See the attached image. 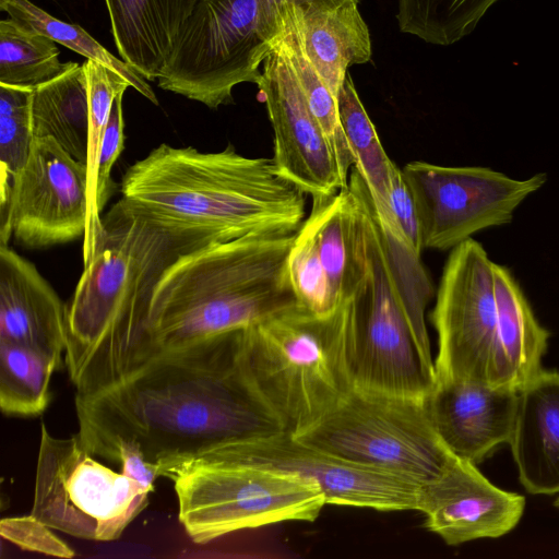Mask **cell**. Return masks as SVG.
Instances as JSON below:
<instances>
[{
	"label": "cell",
	"instance_id": "35",
	"mask_svg": "<svg viewBox=\"0 0 559 559\" xmlns=\"http://www.w3.org/2000/svg\"><path fill=\"white\" fill-rule=\"evenodd\" d=\"M554 506L559 510V497L555 500Z\"/></svg>",
	"mask_w": 559,
	"mask_h": 559
},
{
	"label": "cell",
	"instance_id": "29",
	"mask_svg": "<svg viewBox=\"0 0 559 559\" xmlns=\"http://www.w3.org/2000/svg\"><path fill=\"white\" fill-rule=\"evenodd\" d=\"M90 104V142L87 156L88 173V223L83 237V264H87L94 254L95 242L102 228V216L96 207V169L103 135L108 122L110 109L116 96L126 92L130 83L106 66L86 60L83 64Z\"/></svg>",
	"mask_w": 559,
	"mask_h": 559
},
{
	"label": "cell",
	"instance_id": "7",
	"mask_svg": "<svg viewBox=\"0 0 559 559\" xmlns=\"http://www.w3.org/2000/svg\"><path fill=\"white\" fill-rule=\"evenodd\" d=\"M321 0H205L182 25L157 79L162 90L211 109L231 103L233 88L257 84L265 58L287 34L296 4Z\"/></svg>",
	"mask_w": 559,
	"mask_h": 559
},
{
	"label": "cell",
	"instance_id": "10",
	"mask_svg": "<svg viewBox=\"0 0 559 559\" xmlns=\"http://www.w3.org/2000/svg\"><path fill=\"white\" fill-rule=\"evenodd\" d=\"M492 266L473 238L450 251L430 316L438 338L436 381L460 379L519 391Z\"/></svg>",
	"mask_w": 559,
	"mask_h": 559
},
{
	"label": "cell",
	"instance_id": "12",
	"mask_svg": "<svg viewBox=\"0 0 559 559\" xmlns=\"http://www.w3.org/2000/svg\"><path fill=\"white\" fill-rule=\"evenodd\" d=\"M402 173L415 201L423 249L437 250L511 223L520 204L547 181L545 173L515 179L489 167L421 160L407 163Z\"/></svg>",
	"mask_w": 559,
	"mask_h": 559
},
{
	"label": "cell",
	"instance_id": "16",
	"mask_svg": "<svg viewBox=\"0 0 559 559\" xmlns=\"http://www.w3.org/2000/svg\"><path fill=\"white\" fill-rule=\"evenodd\" d=\"M525 510L524 496L493 485L476 464L456 456L420 486L418 511L426 527L450 546L510 533Z\"/></svg>",
	"mask_w": 559,
	"mask_h": 559
},
{
	"label": "cell",
	"instance_id": "27",
	"mask_svg": "<svg viewBox=\"0 0 559 559\" xmlns=\"http://www.w3.org/2000/svg\"><path fill=\"white\" fill-rule=\"evenodd\" d=\"M76 62H61L56 41L12 19L0 22V84L35 90Z\"/></svg>",
	"mask_w": 559,
	"mask_h": 559
},
{
	"label": "cell",
	"instance_id": "23",
	"mask_svg": "<svg viewBox=\"0 0 559 559\" xmlns=\"http://www.w3.org/2000/svg\"><path fill=\"white\" fill-rule=\"evenodd\" d=\"M34 138L53 139L78 162L87 163L90 104L83 66L75 63L52 81L33 90Z\"/></svg>",
	"mask_w": 559,
	"mask_h": 559
},
{
	"label": "cell",
	"instance_id": "6",
	"mask_svg": "<svg viewBox=\"0 0 559 559\" xmlns=\"http://www.w3.org/2000/svg\"><path fill=\"white\" fill-rule=\"evenodd\" d=\"M243 359L285 432L320 423L354 388L350 300L328 313L298 304L243 330Z\"/></svg>",
	"mask_w": 559,
	"mask_h": 559
},
{
	"label": "cell",
	"instance_id": "13",
	"mask_svg": "<svg viewBox=\"0 0 559 559\" xmlns=\"http://www.w3.org/2000/svg\"><path fill=\"white\" fill-rule=\"evenodd\" d=\"M87 166L53 139L36 138L0 211V245L47 248L84 237L88 223Z\"/></svg>",
	"mask_w": 559,
	"mask_h": 559
},
{
	"label": "cell",
	"instance_id": "21",
	"mask_svg": "<svg viewBox=\"0 0 559 559\" xmlns=\"http://www.w3.org/2000/svg\"><path fill=\"white\" fill-rule=\"evenodd\" d=\"M343 0L305 10L300 15V34L311 64L333 95L346 78L347 69L371 59L369 29L358 4Z\"/></svg>",
	"mask_w": 559,
	"mask_h": 559
},
{
	"label": "cell",
	"instance_id": "28",
	"mask_svg": "<svg viewBox=\"0 0 559 559\" xmlns=\"http://www.w3.org/2000/svg\"><path fill=\"white\" fill-rule=\"evenodd\" d=\"M0 9L10 17L85 57L86 60L106 66L126 79L141 95L154 105H158L157 96L144 78L127 62L116 58L81 26L48 14L29 0H0Z\"/></svg>",
	"mask_w": 559,
	"mask_h": 559
},
{
	"label": "cell",
	"instance_id": "33",
	"mask_svg": "<svg viewBox=\"0 0 559 559\" xmlns=\"http://www.w3.org/2000/svg\"><path fill=\"white\" fill-rule=\"evenodd\" d=\"M123 94L124 92L119 93L112 103L97 160L95 201L99 214L114 193L115 183L111 180V169L123 150Z\"/></svg>",
	"mask_w": 559,
	"mask_h": 559
},
{
	"label": "cell",
	"instance_id": "31",
	"mask_svg": "<svg viewBox=\"0 0 559 559\" xmlns=\"http://www.w3.org/2000/svg\"><path fill=\"white\" fill-rule=\"evenodd\" d=\"M287 270L299 306L316 313H328L340 306L332 296L313 231L306 219L295 234Z\"/></svg>",
	"mask_w": 559,
	"mask_h": 559
},
{
	"label": "cell",
	"instance_id": "1",
	"mask_svg": "<svg viewBox=\"0 0 559 559\" xmlns=\"http://www.w3.org/2000/svg\"><path fill=\"white\" fill-rule=\"evenodd\" d=\"M243 330L159 354L96 393L75 394L84 448L100 456L132 441L168 477L224 447L283 432L249 376Z\"/></svg>",
	"mask_w": 559,
	"mask_h": 559
},
{
	"label": "cell",
	"instance_id": "2",
	"mask_svg": "<svg viewBox=\"0 0 559 559\" xmlns=\"http://www.w3.org/2000/svg\"><path fill=\"white\" fill-rule=\"evenodd\" d=\"M214 241L158 224L121 199L102 216L93 258L67 306L64 364L76 394L96 393L132 371L164 272L182 254Z\"/></svg>",
	"mask_w": 559,
	"mask_h": 559
},
{
	"label": "cell",
	"instance_id": "22",
	"mask_svg": "<svg viewBox=\"0 0 559 559\" xmlns=\"http://www.w3.org/2000/svg\"><path fill=\"white\" fill-rule=\"evenodd\" d=\"M317 242L336 305L349 301L365 274L359 209L349 188L330 197L312 198L306 218Z\"/></svg>",
	"mask_w": 559,
	"mask_h": 559
},
{
	"label": "cell",
	"instance_id": "17",
	"mask_svg": "<svg viewBox=\"0 0 559 559\" xmlns=\"http://www.w3.org/2000/svg\"><path fill=\"white\" fill-rule=\"evenodd\" d=\"M518 392L467 380H437L426 403L432 426L449 451L477 464L509 444Z\"/></svg>",
	"mask_w": 559,
	"mask_h": 559
},
{
	"label": "cell",
	"instance_id": "20",
	"mask_svg": "<svg viewBox=\"0 0 559 559\" xmlns=\"http://www.w3.org/2000/svg\"><path fill=\"white\" fill-rule=\"evenodd\" d=\"M205 0H105L124 62L154 81L163 74L185 22Z\"/></svg>",
	"mask_w": 559,
	"mask_h": 559
},
{
	"label": "cell",
	"instance_id": "4",
	"mask_svg": "<svg viewBox=\"0 0 559 559\" xmlns=\"http://www.w3.org/2000/svg\"><path fill=\"white\" fill-rule=\"evenodd\" d=\"M295 234L251 233L182 254L154 289L132 371L297 305L287 270Z\"/></svg>",
	"mask_w": 559,
	"mask_h": 559
},
{
	"label": "cell",
	"instance_id": "3",
	"mask_svg": "<svg viewBox=\"0 0 559 559\" xmlns=\"http://www.w3.org/2000/svg\"><path fill=\"white\" fill-rule=\"evenodd\" d=\"M121 200L164 226L227 241L251 233H296L306 193L272 158L247 157L233 145L219 152L162 143L132 164Z\"/></svg>",
	"mask_w": 559,
	"mask_h": 559
},
{
	"label": "cell",
	"instance_id": "11",
	"mask_svg": "<svg viewBox=\"0 0 559 559\" xmlns=\"http://www.w3.org/2000/svg\"><path fill=\"white\" fill-rule=\"evenodd\" d=\"M150 493L132 477L96 461L78 435L56 438L41 423L31 514L52 530L115 540L147 506Z\"/></svg>",
	"mask_w": 559,
	"mask_h": 559
},
{
	"label": "cell",
	"instance_id": "34",
	"mask_svg": "<svg viewBox=\"0 0 559 559\" xmlns=\"http://www.w3.org/2000/svg\"><path fill=\"white\" fill-rule=\"evenodd\" d=\"M389 209L408 246L420 257L423 249L420 226L414 198L404 179L402 169L392 166L388 193Z\"/></svg>",
	"mask_w": 559,
	"mask_h": 559
},
{
	"label": "cell",
	"instance_id": "25",
	"mask_svg": "<svg viewBox=\"0 0 559 559\" xmlns=\"http://www.w3.org/2000/svg\"><path fill=\"white\" fill-rule=\"evenodd\" d=\"M62 362L35 348L0 341V407L8 416L40 415L50 403L49 383Z\"/></svg>",
	"mask_w": 559,
	"mask_h": 559
},
{
	"label": "cell",
	"instance_id": "9",
	"mask_svg": "<svg viewBox=\"0 0 559 559\" xmlns=\"http://www.w3.org/2000/svg\"><path fill=\"white\" fill-rule=\"evenodd\" d=\"M295 438L419 485L438 477L454 457L432 426L426 400L355 386L320 423Z\"/></svg>",
	"mask_w": 559,
	"mask_h": 559
},
{
	"label": "cell",
	"instance_id": "19",
	"mask_svg": "<svg viewBox=\"0 0 559 559\" xmlns=\"http://www.w3.org/2000/svg\"><path fill=\"white\" fill-rule=\"evenodd\" d=\"M509 445L527 492L559 493L558 371L540 369L519 390Z\"/></svg>",
	"mask_w": 559,
	"mask_h": 559
},
{
	"label": "cell",
	"instance_id": "30",
	"mask_svg": "<svg viewBox=\"0 0 559 559\" xmlns=\"http://www.w3.org/2000/svg\"><path fill=\"white\" fill-rule=\"evenodd\" d=\"M32 98L33 90L0 84V211L9 202L35 140Z\"/></svg>",
	"mask_w": 559,
	"mask_h": 559
},
{
	"label": "cell",
	"instance_id": "24",
	"mask_svg": "<svg viewBox=\"0 0 559 559\" xmlns=\"http://www.w3.org/2000/svg\"><path fill=\"white\" fill-rule=\"evenodd\" d=\"M337 109L342 129L354 159L380 216L393 217L388 203L393 162L386 155L349 74L338 91Z\"/></svg>",
	"mask_w": 559,
	"mask_h": 559
},
{
	"label": "cell",
	"instance_id": "18",
	"mask_svg": "<svg viewBox=\"0 0 559 559\" xmlns=\"http://www.w3.org/2000/svg\"><path fill=\"white\" fill-rule=\"evenodd\" d=\"M0 341L61 362L67 348V306L36 266L9 245H0Z\"/></svg>",
	"mask_w": 559,
	"mask_h": 559
},
{
	"label": "cell",
	"instance_id": "14",
	"mask_svg": "<svg viewBox=\"0 0 559 559\" xmlns=\"http://www.w3.org/2000/svg\"><path fill=\"white\" fill-rule=\"evenodd\" d=\"M206 455L296 474L316 483L324 493L326 504L378 511L418 510L421 485L342 459L284 431L227 445Z\"/></svg>",
	"mask_w": 559,
	"mask_h": 559
},
{
	"label": "cell",
	"instance_id": "8",
	"mask_svg": "<svg viewBox=\"0 0 559 559\" xmlns=\"http://www.w3.org/2000/svg\"><path fill=\"white\" fill-rule=\"evenodd\" d=\"M179 521L197 544L285 521H314L326 504L320 487L296 474L205 455L173 471Z\"/></svg>",
	"mask_w": 559,
	"mask_h": 559
},
{
	"label": "cell",
	"instance_id": "32",
	"mask_svg": "<svg viewBox=\"0 0 559 559\" xmlns=\"http://www.w3.org/2000/svg\"><path fill=\"white\" fill-rule=\"evenodd\" d=\"M33 514L2 519L0 534L24 550L59 558H72L73 549Z\"/></svg>",
	"mask_w": 559,
	"mask_h": 559
},
{
	"label": "cell",
	"instance_id": "26",
	"mask_svg": "<svg viewBox=\"0 0 559 559\" xmlns=\"http://www.w3.org/2000/svg\"><path fill=\"white\" fill-rule=\"evenodd\" d=\"M338 1L343 0H321L296 4L290 15L289 26L283 39V45L299 81L308 107L325 132L336 156L342 178L348 183L349 174L354 167V159L340 121L337 98L311 64L300 34V15L305 10Z\"/></svg>",
	"mask_w": 559,
	"mask_h": 559
},
{
	"label": "cell",
	"instance_id": "5",
	"mask_svg": "<svg viewBox=\"0 0 559 559\" xmlns=\"http://www.w3.org/2000/svg\"><path fill=\"white\" fill-rule=\"evenodd\" d=\"M348 188L358 203L366 262L350 299L354 386L426 400L436 383L425 322L431 282L420 257L380 223L356 169L350 171Z\"/></svg>",
	"mask_w": 559,
	"mask_h": 559
},
{
	"label": "cell",
	"instance_id": "15",
	"mask_svg": "<svg viewBox=\"0 0 559 559\" xmlns=\"http://www.w3.org/2000/svg\"><path fill=\"white\" fill-rule=\"evenodd\" d=\"M274 135L278 171L311 198L348 188L322 127L310 111L283 40L262 63L257 83Z\"/></svg>",
	"mask_w": 559,
	"mask_h": 559
}]
</instances>
